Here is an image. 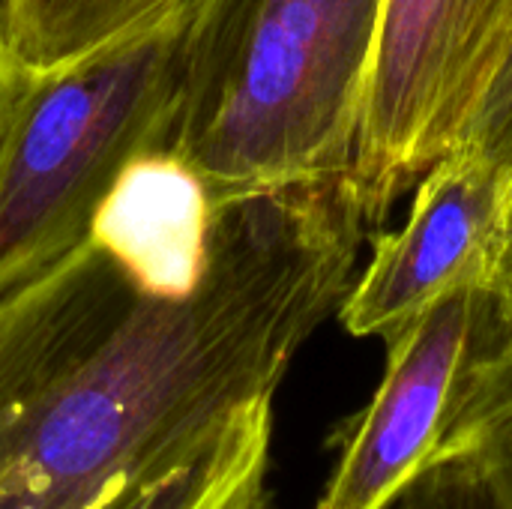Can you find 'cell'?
<instances>
[{
  "mask_svg": "<svg viewBox=\"0 0 512 509\" xmlns=\"http://www.w3.org/2000/svg\"><path fill=\"white\" fill-rule=\"evenodd\" d=\"M354 171L219 198L186 291L87 237L0 294V509H114L273 402L342 309L366 237Z\"/></svg>",
  "mask_w": 512,
  "mask_h": 509,
  "instance_id": "obj_1",
  "label": "cell"
},
{
  "mask_svg": "<svg viewBox=\"0 0 512 509\" xmlns=\"http://www.w3.org/2000/svg\"><path fill=\"white\" fill-rule=\"evenodd\" d=\"M384 0H198L162 153L219 201L354 171Z\"/></svg>",
  "mask_w": 512,
  "mask_h": 509,
  "instance_id": "obj_2",
  "label": "cell"
},
{
  "mask_svg": "<svg viewBox=\"0 0 512 509\" xmlns=\"http://www.w3.org/2000/svg\"><path fill=\"white\" fill-rule=\"evenodd\" d=\"M198 0L54 69H15L0 108V294L87 243L120 174L162 153Z\"/></svg>",
  "mask_w": 512,
  "mask_h": 509,
  "instance_id": "obj_3",
  "label": "cell"
},
{
  "mask_svg": "<svg viewBox=\"0 0 512 509\" xmlns=\"http://www.w3.org/2000/svg\"><path fill=\"white\" fill-rule=\"evenodd\" d=\"M384 378L336 435L312 509H387L512 393V339L486 285L435 300L384 336Z\"/></svg>",
  "mask_w": 512,
  "mask_h": 509,
  "instance_id": "obj_4",
  "label": "cell"
},
{
  "mask_svg": "<svg viewBox=\"0 0 512 509\" xmlns=\"http://www.w3.org/2000/svg\"><path fill=\"white\" fill-rule=\"evenodd\" d=\"M512 33V0H384L354 150L366 225L450 150Z\"/></svg>",
  "mask_w": 512,
  "mask_h": 509,
  "instance_id": "obj_5",
  "label": "cell"
},
{
  "mask_svg": "<svg viewBox=\"0 0 512 509\" xmlns=\"http://www.w3.org/2000/svg\"><path fill=\"white\" fill-rule=\"evenodd\" d=\"M512 171L456 147L414 186L402 231L378 234L339 318L351 336H387L435 300L486 285L504 231Z\"/></svg>",
  "mask_w": 512,
  "mask_h": 509,
  "instance_id": "obj_6",
  "label": "cell"
},
{
  "mask_svg": "<svg viewBox=\"0 0 512 509\" xmlns=\"http://www.w3.org/2000/svg\"><path fill=\"white\" fill-rule=\"evenodd\" d=\"M216 198L168 153L135 159L105 198L90 240L120 258L144 285L186 291L204 270Z\"/></svg>",
  "mask_w": 512,
  "mask_h": 509,
  "instance_id": "obj_7",
  "label": "cell"
},
{
  "mask_svg": "<svg viewBox=\"0 0 512 509\" xmlns=\"http://www.w3.org/2000/svg\"><path fill=\"white\" fill-rule=\"evenodd\" d=\"M273 402L243 411L216 441L114 509H273Z\"/></svg>",
  "mask_w": 512,
  "mask_h": 509,
  "instance_id": "obj_8",
  "label": "cell"
},
{
  "mask_svg": "<svg viewBox=\"0 0 512 509\" xmlns=\"http://www.w3.org/2000/svg\"><path fill=\"white\" fill-rule=\"evenodd\" d=\"M189 0H0V33L15 69L42 72L147 27Z\"/></svg>",
  "mask_w": 512,
  "mask_h": 509,
  "instance_id": "obj_9",
  "label": "cell"
},
{
  "mask_svg": "<svg viewBox=\"0 0 512 509\" xmlns=\"http://www.w3.org/2000/svg\"><path fill=\"white\" fill-rule=\"evenodd\" d=\"M387 509H510L504 489L474 444H459L447 459L420 474Z\"/></svg>",
  "mask_w": 512,
  "mask_h": 509,
  "instance_id": "obj_10",
  "label": "cell"
},
{
  "mask_svg": "<svg viewBox=\"0 0 512 509\" xmlns=\"http://www.w3.org/2000/svg\"><path fill=\"white\" fill-rule=\"evenodd\" d=\"M456 147H465L492 165L512 171V33L504 57L480 96L474 114L465 123V132Z\"/></svg>",
  "mask_w": 512,
  "mask_h": 509,
  "instance_id": "obj_11",
  "label": "cell"
},
{
  "mask_svg": "<svg viewBox=\"0 0 512 509\" xmlns=\"http://www.w3.org/2000/svg\"><path fill=\"white\" fill-rule=\"evenodd\" d=\"M462 444H474L483 453L504 489L507 507L512 509V393L480 417V423L468 432Z\"/></svg>",
  "mask_w": 512,
  "mask_h": 509,
  "instance_id": "obj_12",
  "label": "cell"
},
{
  "mask_svg": "<svg viewBox=\"0 0 512 509\" xmlns=\"http://www.w3.org/2000/svg\"><path fill=\"white\" fill-rule=\"evenodd\" d=\"M489 294L495 297V306L510 330L512 339V177H510V195H507V213H504V231H501V246L486 282Z\"/></svg>",
  "mask_w": 512,
  "mask_h": 509,
  "instance_id": "obj_13",
  "label": "cell"
},
{
  "mask_svg": "<svg viewBox=\"0 0 512 509\" xmlns=\"http://www.w3.org/2000/svg\"><path fill=\"white\" fill-rule=\"evenodd\" d=\"M9 75H12V63L6 57V45H3V33H0V108H3V96L9 87Z\"/></svg>",
  "mask_w": 512,
  "mask_h": 509,
  "instance_id": "obj_14",
  "label": "cell"
}]
</instances>
